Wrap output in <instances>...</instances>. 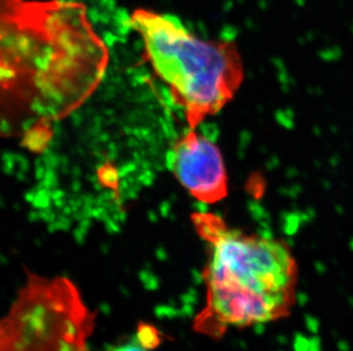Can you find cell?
Masks as SVG:
<instances>
[{"mask_svg": "<svg viewBox=\"0 0 353 351\" xmlns=\"http://www.w3.org/2000/svg\"><path fill=\"white\" fill-rule=\"evenodd\" d=\"M167 164L180 184L200 202L216 203L228 195V175L220 148L196 129L173 145Z\"/></svg>", "mask_w": 353, "mask_h": 351, "instance_id": "cell-5", "label": "cell"}, {"mask_svg": "<svg viewBox=\"0 0 353 351\" xmlns=\"http://www.w3.org/2000/svg\"><path fill=\"white\" fill-rule=\"evenodd\" d=\"M130 24L190 129L232 101L243 80L241 57L234 42L198 38L178 17L148 9L135 10Z\"/></svg>", "mask_w": 353, "mask_h": 351, "instance_id": "cell-3", "label": "cell"}, {"mask_svg": "<svg viewBox=\"0 0 353 351\" xmlns=\"http://www.w3.org/2000/svg\"><path fill=\"white\" fill-rule=\"evenodd\" d=\"M108 56L81 0H0V136L70 114L97 88Z\"/></svg>", "mask_w": 353, "mask_h": 351, "instance_id": "cell-1", "label": "cell"}, {"mask_svg": "<svg viewBox=\"0 0 353 351\" xmlns=\"http://www.w3.org/2000/svg\"><path fill=\"white\" fill-rule=\"evenodd\" d=\"M105 351H150V349L145 348V347L142 346L135 339V341H130L123 343V345L111 347V348H109Z\"/></svg>", "mask_w": 353, "mask_h": 351, "instance_id": "cell-7", "label": "cell"}, {"mask_svg": "<svg viewBox=\"0 0 353 351\" xmlns=\"http://www.w3.org/2000/svg\"><path fill=\"white\" fill-rule=\"evenodd\" d=\"M96 315L67 277L29 273L0 318V351H88Z\"/></svg>", "mask_w": 353, "mask_h": 351, "instance_id": "cell-4", "label": "cell"}, {"mask_svg": "<svg viewBox=\"0 0 353 351\" xmlns=\"http://www.w3.org/2000/svg\"><path fill=\"white\" fill-rule=\"evenodd\" d=\"M192 221L210 255L203 274L206 306L196 318V330L220 336L230 327L289 315L298 268L283 241L230 228L213 213H194Z\"/></svg>", "mask_w": 353, "mask_h": 351, "instance_id": "cell-2", "label": "cell"}, {"mask_svg": "<svg viewBox=\"0 0 353 351\" xmlns=\"http://www.w3.org/2000/svg\"><path fill=\"white\" fill-rule=\"evenodd\" d=\"M136 340L142 346L148 349L155 348V347L160 342L157 331H156L154 327L148 326V325H144L143 328H140V330H138Z\"/></svg>", "mask_w": 353, "mask_h": 351, "instance_id": "cell-6", "label": "cell"}]
</instances>
